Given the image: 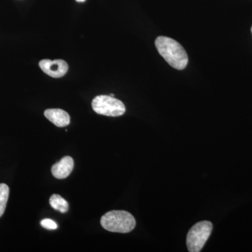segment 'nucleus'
<instances>
[{"label": "nucleus", "mask_w": 252, "mask_h": 252, "mask_svg": "<svg viewBox=\"0 0 252 252\" xmlns=\"http://www.w3.org/2000/svg\"><path fill=\"white\" fill-rule=\"evenodd\" d=\"M155 45L159 54L171 67L178 70H182L187 67L188 55L183 46L175 39L160 36L156 39Z\"/></svg>", "instance_id": "1"}, {"label": "nucleus", "mask_w": 252, "mask_h": 252, "mask_svg": "<svg viewBox=\"0 0 252 252\" xmlns=\"http://www.w3.org/2000/svg\"><path fill=\"white\" fill-rule=\"evenodd\" d=\"M100 223L104 229L114 233H127L135 228L134 217L124 210H112L101 218Z\"/></svg>", "instance_id": "2"}, {"label": "nucleus", "mask_w": 252, "mask_h": 252, "mask_svg": "<svg viewBox=\"0 0 252 252\" xmlns=\"http://www.w3.org/2000/svg\"><path fill=\"white\" fill-rule=\"evenodd\" d=\"M212 228V223L209 220H203L193 225L187 234V245L189 251H201L211 235Z\"/></svg>", "instance_id": "3"}, {"label": "nucleus", "mask_w": 252, "mask_h": 252, "mask_svg": "<svg viewBox=\"0 0 252 252\" xmlns=\"http://www.w3.org/2000/svg\"><path fill=\"white\" fill-rule=\"evenodd\" d=\"M93 109L101 115L120 117L126 112V107L122 101L108 95H98L92 101Z\"/></svg>", "instance_id": "4"}, {"label": "nucleus", "mask_w": 252, "mask_h": 252, "mask_svg": "<svg viewBox=\"0 0 252 252\" xmlns=\"http://www.w3.org/2000/svg\"><path fill=\"white\" fill-rule=\"evenodd\" d=\"M41 70L53 78L63 77L68 71L67 63L63 60H42L39 63Z\"/></svg>", "instance_id": "5"}, {"label": "nucleus", "mask_w": 252, "mask_h": 252, "mask_svg": "<svg viewBox=\"0 0 252 252\" xmlns=\"http://www.w3.org/2000/svg\"><path fill=\"white\" fill-rule=\"evenodd\" d=\"M74 168V160L70 157H64L51 168L52 175L56 179L63 180L70 175Z\"/></svg>", "instance_id": "6"}, {"label": "nucleus", "mask_w": 252, "mask_h": 252, "mask_svg": "<svg viewBox=\"0 0 252 252\" xmlns=\"http://www.w3.org/2000/svg\"><path fill=\"white\" fill-rule=\"evenodd\" d=\"M44 116L58 127H64L70 123V117L65 111L61 109H49L44 112Z\"/></svg>", "instance_id": "7"}, {"label": "nucleus", "mask_w": 252, "mask_h": 252, "mask_svg": "<svg viewBox=\"0 0 252 252\" xmlns=\"http://www.w3.org/2000/svg\"><path fill=\"white\" fill-rule=\"evenodd\" d=\"M49 203L54 210L60 211L61 213H66L69 209L67 200H64L61 195L54 194L49 199Z\"/></svg>", "instance_id": "8"}, {"label": "nucleus", "mask_w": 252, "mask_h": 252, "mask_svg": "<svg viewBox=\"0 0 252 252\" xmlns=\"http://www.w3.org/2000/svg\"><path fill=\"white\" fill-rule=\"evenodd\" d=\"M9 196V187L5 184H0V217L4 215Z\"/></svg>", "instance_id": "9"}, {"label": "nucleus", "mask_w": 252, "mask_h": 252, "mask_svg": "<svg viewBox=\"0 0 252 252\" xmlns=\"http://www.w3.org/2000/svg\"><path fill=\"white\" fill-rule=\"evenodd\" d=\"M41 225L48 230H56L58 228V225L54 220H49V219H45L41 221Z\"/></svg>", "instance_id": "10"}, {"label": "nucleus", "mask_w": 252, "mask_h": 252, "mask_svg": "<svg viewBox=\"0 0 252 252\" xmlns=\"http://www.w3.org/2000/svg\"><path fill=\"white\" fill-rule=\"evenodd\" d=\"M76 1H78V2H84L86 0H76Z\"/></svg>", "instance_id": "11"}, {"label": "nucleus", "mask_w": 252, "mask_h": 252, "mask_svg": "<svg viewBox=\"0 0 252 252\" xmlns=\"http://www.w3.org/2000/svg\"><path fill=\"white\" fill-rule=\"evenodd\" d=\"M109 96H111V97H114V94H109Z\"/></svg>", "instance_id": "12"}, {"label": "nucleus", "mask_w": 252, "mask_h": 252, "mask_svg": "<svg viewBox=\"0 0 252 252\" xmlns=\"http://www.w3.org/2000/svg\"></svg>", "instance_id": "13"}]
</instances>
